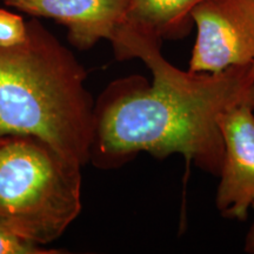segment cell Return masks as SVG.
Wrapping results in <instances>:
<instances>
[{
  "label": "cell",
  "mask_w": 254,
  "mask_h": 254,
  "mask_svg": "<svg viewBox=\"0 0 254 254\" xmlns=\"http://www.w3.org/2000/svg\"><path fill=\"white\" fill-rule=\"evenodd\" d=\"M111 44L120 62H144L152 81L131 75L105 88L94 105L90 161L107 170L124 166L140 152L157 159L182 154L219 177L224 144L218 118L233 105L252 100V64L193 73L167 62L163 43L125 28Z\"/></svg>",
  "instance_id": "6da1fadb"
},
{
  "label": "cell",
  "mask_w": 254,
  "mask_h": 254,
  "mask_svg": "<svg viewBox=\"0 0 254 254\" xmlns=\"http://www.w3.org/2000/svg\"><path fill=\"white\" fill-rule=\"evenodd\" d=\"M85 81L71 51L37 19L27 21L24 43L0 47V138L34 136L85 166L95 105Z\"/></svg>",
  "instance_id": "7a4b0ae2"
},
{
  "label": "cell",
  "mask_w": 254,
  "mask_h": 254,
  "mask_svg": "<svg viewBox=\"0 0 254 254\" xmlns=\"http://www.w3.org/2000/svg\"><path fill=\"white\" fill-rule=\"evenodd\" d=\"M81 167L34 136L0 138V222L44 246L81 211Z\"/></svg>",
  "instance_id": "3957f363"
},
{
  "label": "cell",
  "mask_w": 254,
  "mask_h": 254,
  "mask_svg": "<svg viewBox=\"0 0 254 254\" xmlns=\"http://www.w3.org/2000/svg\"><path fill=\"white\" fill-rule=\"evenodd\" d=\"M192 19L190 72L218 73L254 62V0H204Z\"/></svg>",
  "instance_id": "277c9868"
},
{
  "label": "cell",
  "mask_w": 254,
  "mask_h": 254,
  "mask_svg": "<svg viewBox=\"0 0 254 254\" xmlns=\"http://www.w3.org/2000/svg\"><path fill=\"white\" fill-rule=\"evenodd\" d=\"M224 157L215 207L230 220L246 221L254 204V105L241 101L218 118Z\"/></svg>",
  "instance_id": "5b68a950"
},
{
  "label": "cell",
  "mask_w": 254,
  "mask_h": 254,
  "mask_svg": "<svg viewBox=\"0 0 254 254\" xmlns=\"http://www.w3.org/2000/svg\"><path fill=\"white\" fill-rule=\"evenodd\" d=\"M33 17L50 18L68 30V41L80 51L101 39L112 40L125 24L129 0H2Z\"/></svg>",
  "instance_id": "8992f818"
},
{
  "label": "cell",
  "mask_w": 254,
  "mask_h": 254,
  "mask_svg": "<svg viewBox=\"0 0 254 254\" xmlns=\"http://www.w3.org/2000/svg\"><path fill=\"white\" fill-rule=\"evenodd\" d=\"M204 0H129L125 28L163 43L179 40L192 31V13ZM119 31V30H118Z\"/></svg>",
  "instance_id": "52a82bcc"
},
{
  "label": "cell",
  "mask_w": 254,
  "mask_h": 254,
  "mask_svg": "<svg viewBox=\"0 0 254 254\" xmlns=\"http://www.w3.org/2000/svg\"><path fill=\"white\" fill-rule=\"evenodd\" d=\"M27 38V23L19 14L0 8V47H12Z\"/></svg>",
  "instance_id": "ba28073f"
},
{
  "label": "cell",
  "mask_w": 254,
  "mask_h": 254,
  "mask_svg": "<svg viewBox=\"0 0 254 254\" xmlns=\"http://www.w3.org/2000/svg\"><path fill=\"white\" fill-rule=\"evenodd\" d=\"M63 251L47 250L23 239L0 222V254H58Z\"/></svg>",
  "instance_id": "9c48e42d"
},
{
  "label": "cell",
  "mask_w": 254,
  "mask_h": 254,
  "mask_svg": "<svg viewBox=\"0 0 254 254\" xmlns=\"http://www.w3.org/2000/svg\"><path fill=\"white\" fill-rule=\"evenodd\" d=\"M252 209L254 211V204L252 205ZM244 251L249 254H254V222L252 226L250 227L245 237V245H244Z\"/></svg>",
  "instance_id": "30bf717a"
},
{
  "label": "cell",
  "mask_w": 254,
  "mask_h": 254,
  "mask_svg": "<svg viewBox=\"0 0 254 254\" xmlns=\"http://www.w3.org/2000/svg\"><path fill=\"white\" fill-rule=\"evenodd\" d=\"M252 78H253V86H252V100L254 104V62L252 63Z\"/></svg>",
  "instance_id": "8fae6325"
}]
</instances>
